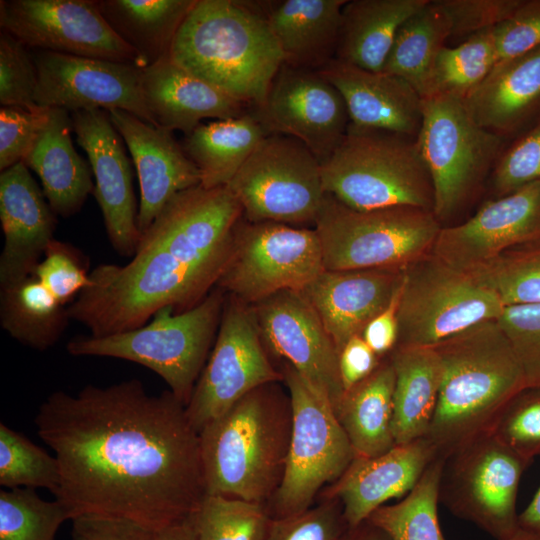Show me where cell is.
<instances>
[{
  "instance_id": "cell-1",
  "label": "cell",
  "mask_w": 540,
  "mask_h": 540,
  "mask_svg": "<svg viewBox=\"0 0 540 540\" xmlns=\"http://www.w3.org/2000/svg\"><path fill=\"white\" fill-rule=\"evenodd\" d=\"M34 423L59 464L53 495L72 519L121 517L157 532L188 518L206 495L199 433L170 390L150 395L129 379L55 391Z\"/></svg>"
},
{
  "instance_id": "cell-2",
  "label": "cell",
  "mask_w": 540,
  "mask_h": 540,
  "mask_svg": "<svg viewBox=\"0 0 540 540\" xmlns=\"http://www.w3.org/2000/svg\"><path fill=\"white\" fill-rule=\"evenodd\" d=\"M231 250L210 243L195 206L179 193L141 234L130 262L89 273L68 317L103 337L141 327L164 308L188 310L218 282Z\"/></svg>"
},
{
  "instance_id": "cell-3",
  "label": "cell",
  "mask_w": 540,
  "mask_h": 540,
  "mask_svg": "<svg viewBox=\"0 0 540 540\" xmlns=\"http://www.w3.org/2000/svg\"><path fill=\"white\" fill-rule=\"evenodd\" d=\"M442 363L436 409L426 438L437 455L491 430L526 381L520 361L497 319L478 323L433 346Z\"/></svg>"
},
{
  "instance_id": "cell-4",
  "label": "cell",
  "mask_w": 540,
  "mask_h": 540,
  "mask_svg": "<svg viewBox=\"0 0 540 540\" xmlns=\"http://www.w3.org/2000/svg\"><path fill=\"white\" fill-rule=\"evenodd\" d=\"M277 383L252 390L199 432L206 494L266 505L278 490L293 412Z\"/></svg>"
},
{
  "instance_id": "cell-5",
  "label": "cell",
  "mask_w": 540,
  "mask_h": 540,
  "mask_svg": "<svg viewBox=\"0 0 540 540\" xmlns=\"http://www.w3.org/2000/svg\"><path fill=\"white\" fill-rule=\"evenodd\" d=\"M169 57L249 107L263 103L285 62L261 8L233 0H197Z\"/></svg>"
},
{
  "instance_id": "cell-6",
  "label": "cell",
  "mask_w": 540,
  "mask_h": 540,
  "mask_svg": "<svg viewBox=\"0 0 540 540\" xmlns=\"http://www.w3.org/2000/svg\"><path fill=\"white\" fill-rule=\"evenodd\" d=\"M321 167L325 192L349 208L433 211L432 181L417 137L350 123Z\"/></svg>"
},
{
  "instance_id": "cell-7",
  "label": "cell",
  "mask_w": 540,
  "mask_h": 540,
  "mask_svg": "<svg viewBox=\"0 0 540 540\" xmlns=\"http://www.w3.org/2000/svg\"><path fill=\"white\" fill-rule=\"evenodd\" d=\"M224 303L223 290L217 288L188 310L164 308L141 327L103 337H76L66 349L73 356L111 357L145 366L186 406L215 341Z\"/></svg>"
},
{
  "instance_id": "cell-8",
  "label": "cell",
  "mask_w": 540,
  "mask_h": 540,
  "mask_svg": "<svg viewBox=\"0 0 540 540\" xmlns=\"http://www.w3.org/2000/svg\"><path fill=\"white\" fill-rule=\"evenodd\" d=\"M314 225L325 270L330 271L405 270L432 252L442 228L431 210L411 206L355 210L329 194Z\"/></svg>"
},
{
  "instance_id": "cell-9",
  "label": "cell",
  "mask_w": 540,
  "mask_h": 540,
  "mask_svg": "<svg viewBox=\"0 0 540 540\" xmlns=\"http://www.w3.org/2000/svg\"><path fill=\"white\" fill-rule=\"evenodd\" d=\"M281 372L291 398L293 424L282 482L265 505L272 519L311 508L356 456L331 404L289 363H283Z\"/></svg>"
},
{
  "instance_id": "cell-10",
  "label": "cell",
  "mask_w": 540,
  "mask_h": 540,
  "mask_svg": "<svg viewBox=\"0 0 540 540\" xmlns=\"http://www.w3.org/2000/svg\"><path fill=\"white\" fill-rule=\"evenodd\" d=\"M505 140L479 126L462 99L447 95L423 99L417 142L432 181L433 213L440 223L473 198L493 171Z\"/></svg>"
},
{
  "instance_id": "cell-11",
  "label": "cell",
  "mask_w": 540,
  "mask_h": 540,
  "mask_svg": "<svg viewBox=\"0 0 540 540\" xmlns=\"http://www.w3.org/2000/svg\"><path fill=\"white\" fill-rule=\"evenodd\" d=\"M499 296L470 273L432 253L404 270L396 347H431L478 323L498 319Z\"/></svg>"
},
{
  "instance_id": "cell-12",
  "label": "cell",
  "mask_w": 540,
  "mask_h": 540,
  "mask_svg": "<svg viewBox=\"0 0 540 540\" xmlns=\"http://www.w3.org/2000/svg\"><path fill=\"white\" fill-rule=\"evenodd\" d=\"M227 186L249 222L315 224L327 196L319 160L280 134L264 137Z\"/></svg>"
},
{
  "instance_id": "cell-13",
  "label": "cell",
  "mask_w": 540,
  "mask_h": 540,
  "mask_svg": "<svg viewBox=\"0 0 540 540\" xmlns=\"http://www.w3.org/2000/svg\"><path fill=\"white\" fill-rule=\"evenodd\" d=\"M528 466L492 433L481 435L445 458L439 503L494 539L504 540L519 528L516 498Z\"/></svg>"
},
{
  "instance_id": "cell-14",
  "label": "cell",
  "mask_w": 540,
  "mask_h": 540,
  "mask_svg": "<svg viewBox=\"0 0 540 540\" xmlns=\"http://www.w3.org/2000/svg\"><path fill=\"white\" fill-rule=\"evenodd\" d=\"M325 270L315 229L277 222L237 223L218 287L247 304L284 291H302Z\"/></svg>"
},
{
  "instance_id": "cell-15",
  "label": "cell",
  "mask_w": 540,
  "mask_h": 540,
  "mask_svg": "<svg viewBox=\"0 0 540 540\" xmlns=\"http://www.w3.org/2000/svg\"><path fill=\"white\" fill-rule=\"evenodd\" d=\"M283 374L271 364L252 308L235 297L224 303L212 352L185 406L199 433L252 390Z\"/></svg>"
},
{
  "instance_id": "cell-16",
  "label": "cell",
  "mask_w": 540,
  "mask_h": 540,
  "mask_svg": "<svg viewBox=\"0 0 540 540\" xmlns=\"http://www.w3.org/2000/svg\"><path fill=\"white\" fill-rule=\"evenodd\" d=\"M0 27L32 50L146 67L113 31L95 0H1Z\"/></svg>"
},
{
  "instance_id": "cell-17",
  "label": "cell",
  "mask_w": 540,
  "mask_h": 540,
  "mask_svg": "<svg viewBox=\"0 0 540 540\" xmlns=\"http://www.w3.org/2000/svg\"><path fill=\"white\" fill-rule=\"evenodd\" d=\"M268 134L301 141L321 165L344 138L350 118L338 89L318 70L283 63L262 104L251 107Z\"/></svg>"
},
{
  "instance_id": "cell-18",
  "label": "cell",
  "mask_w": 540,
  "mask_h": 540,
  "mask_svg": "<svg viewBox=\"0 0 540 540\" xmlns=\"http://www.w3.org/2000/svg\"><path fill=\"white\" fill-rule=\"evenodd\" d=\"M38 106L68 112L127 111L156 126L142 94V67L113 60L33 50Z\"/></svg>"
},
{
  "instance_id": "cell-19",
  "label": "cell",
  "mask_w": 540,
  "mask_h": 540,
  "mask_svg": "<svg viewBox=\"0 0 540 540\" xmlns=\"http://www.w3.org/2000/svg\"><path fill=\"white\" fill-rule=\"evenodd\" d=\"M252 310L270 351L289 363L335 411L345 393L338 352L305 296L284 290L254 304Z\"/></svg>"
},
{
  "instance_id": "cell-20",
  "label": "cell",
  "mask_w": 540,
  "mask_h": 540,
  "mask_svg": "<svg viewBox=\"0 0 540 540\" xmlns=\"http://www.w3.org/2000/svg\"><path fill=\"white\" fill-rule=\"evenodd\" d=\"M540 239V181L487 202L463 223L442 227L432 254L470 272L516 245Z\"/></svg>"
},
{
  "instance_id": "cell-21",
  "label": "cell",
  "mask_w": 540,
  "mask_h": 540,
  "mask_svg": "<svg viewBox=\"0 0 540 540\" xmlns=\"http://www.w3.org/2000/svg\"><path fill=\"white\" fill-rule=\"evenodd\" d=\"M73 132L89 159L108 239L121 256L132 257L141 233L137 225L132 171L123 139L103 109L71 113Z\"/></svg>"
},
{
  "instance_id": "cell-22",
  "label": "cell",
  "mask_w": 540,
  "mask_h": 540,
  "mask_svg": "<svg viewBox=\"0 0 540 540\" xmlns=\"http://www.w3.org/2000/svg\"><path fill=\"white\" fill-rule=\"evenodd\" d=\"M107 112L137 171L141 191L137 225L142 234L175 195L201 184L200 172L173 131L153 126L124 110Z\"/></svg>"
},
{
  "instance_id": "cell-23",
  "label": "cell",
  "mask_w": 540,
  "mask_h": 540,
  "mask_svg": "<svg viewBox=\"0 0 540 540\" xmlns=\"http://www.w3.org/2000/svg\"><path fill=\"white\" fill-rule=\"evenodd\" d=\"M0 221L4 237L0 288H4L33 274L56 227V215L23 162L1 171Z\"/></svg>"
},
{
  "instance_id": "cell-24",
  "label": "cell",
  "mask_w": 540,
  "mask_h": 540,
  "mask_svg": "<svg viewBox=\"0 0 540 540\" xmlns=\"http://www.w3.org/2000/svg\"><path fill=\"white\" fill-rule=\"evenodd\" d=\"M437 456L424 437L395 445L375 457L355 456L342 476L317 499L337 498L347 525L355 526L389 500L407 495Z\"/></svg>"
},
{
  "instance_id": "cell-25",
  "label": "cell",
  "mask_w": 540,
  "mask_h": 540,
  "mask_svg": "<svg viewBox=\"0 0 540 540\" xmlns=\"http://www.w3.org/2000/svg\"><path fill=\"white\" fill-rule=\"evenodd\" d=\"M404 270H324L301 293L319 316L339 354L349 339L390 303Z\"/></svg>"
},
{
  "instance_id": "cell-26",
  "label": "cell",
  "mask_w": 540,
  "mask_h": 540,
  "mask_svg": "<svg viewBox=\"0 0 540 540\" xmlns=\"http://www.w3.org/2000/svg\"><path fill=\"white\" fill-rule=\"evenodd\" d=\"M318 71L341 93L351 124L417 137L423 121V99L405 80L338 59Z\"/></svg>"
},
{
  "instance_id": "cell-27",
  "label": "cell",
  "mask_w": 540,
  "mask_h": 540,
  "mask_svg": "<svg viewBox=\"0 0 540 540\" xmlns=\"http://www.w3.org/2000/svg\"><path fill=\"white\" fill-rule=\"evenodd\" d=\"M144 102L157 127L180 130L185 136L207 118H235L248 105L192 75L169 56L142 68Z\"/></svg>"
},
{
  "instance_id": "cell-28",
  "label": "cell",
  "mask_w": 540,
  "mask_h": 540,
  "mask_svg": "<svg viewBox=\"0 0 540 540\" xmlns=\"http://www.w3.org/2000/svg\"><path fill=\"white\" fill-rule=\"evenodd\" d=\"M462 101L479 126L504 139L528 130L540 119V46L497 63Z\"/></svg>"
},
{
  "instance_id": "cell-29",
  "label": "cell",
  "mask_w": 540,
  "mask_h": 540,
  "mask_svg": "<svg viewBox=\"0 0 540 540\" xmlns=\"http://www.w3.org/2000/svg\"><path fill=\"white\" fill-rule=\"evenodd\" d=\"M70 112L51 108L49 121L23 163L41 180L55 215L67 218L80 211L94 184L87 162L73 146Z\"/></svg>"
},
{
  "instance_id": "cell-30",
  "label": "cell",
  "mask_w": 540,
  "mask_h": 540,
  "mask_svg": "<svg viewBox=\"0 0 540 540\" xmlns=\"http://www.w3.org/2000/svg\"><path fill=\"white\" fill-rule=\"evenodd\" d=\"M347 0H285L262 10L285 62L320 70L335 59Z\"/></svg>"
},
{
  "instance_id": "cell-31",
  "label": "cell",
  "mask_w": 540,
  "mask_h": 540,
  "mask_svg": "<svg viewBox=\"0 0 540 540\" xmlns=\"http://www.w3.org/2000/svg\"><path fill=\"white\" fill-rule=\"evenodd\" d=\"M430 0H352L342 9L335 59L383 70L401 25Z\"/></svg>"
},
{
  "instance_id": "cell-32",
  "label": "cell",
  "mask_w": 540,
  "mask_h": 540,
  "mask_svg": "<svg viewBox=\"0 0 540 540\" xmlns=\"http://www.w3.org/2000/svg\"><path fill=\"white\" fill-rule=\"evenodd\" d=\"M395 372L393 435L396 445L425 437L442 380L441 359L431 347H395L388 355Z\"/></svg>"
},
{
  "instance_id": "cell-33",
  "label": "cell",
  "mask_w": 540,
  "mask_h": 540,
  "mask_svg": "<svg viewBox=\"0 0 540 540\" xmlns=\"http://www.w3.org/2000/svg\"><path fill=\"white\" fill-rule=\"evenodd\" d=\"M395 372L388 358L366 379L346 391L335 408L356 456L375 457L392 449Z\"/></svg>"
},
{
  "instance_id": "cell-34",
  "label": "cell",
  "mask_w": 540,
  "mask_h": 540,
  "mask_svg": "<svg viewBox=\"0 0 540 540\" xmlns=\"http://www.w3.org/2000/svg\"><path fill=\"white\" fill-rule=\"evenodd\" d=\"M269 135L251 109L239 117L201 124L182 147L205 188L227 186L264 137Z\"/></svg>"
},
{
  "instance_id": "cell-35",
  "label": "cell",
  "mask_w": 540,
  "mask_h": 540,
  "mask_svg": "<svg viewBox=\"0 0 540 540\" xmlns=\"http://www.w3.org/2000/svg\"><path fill=\"white\" fill-rule=\"evenodd\" d=\"M197 0H97L113 31L145 66L169 56L175 36Z\"/></svg>"
},
{
  "instance_id": "cell-36",
  "label": "cell",
  "mask_w": 540,
  "mask_h": 540,
  "mask_svg": "<svg viewBox=\"0 0 540 540\" xmlns=\"http://www.w3.org/2000/svg\"><path fill=\"white\" fill-rule=\"evenodd\" d=\"M67 308L33 276L0 288V325L10 337L38 351L52 347L69 321Z\"/></svg>"
},
{
  "instance_id": "cell-37",
  "label": "cell",
  "mask_w": 540,
  "mask_h": 540,
  "mask_svg": "<svg viewBox=\"0 0 540 540\" xmlns=\"http://www.w3.org/2000/svg\"><path fill=\"white\" fill-rule=\"evenodd\" d=\"M450 36L447 15L430 0L401 25L382 71L402 78L424 99L437 56Z\"/></svg>"
},
{
  "instance_id": "cell-38",
  "label": "cell",
  "mask_w": 540,
  "mask_h": 540,
  "mask_svg": "<svg viewBox=\"0 0 540 540\" xmlns=\"http://www.w3.org/2000/svg\"><path fill=\"white\" fill-rule=\"evenodd\" d=\"M444 460L437 456L407 495L398 503L379 507L368 519L393 540H445L437 511Z\"/></svg>"
},
{
  "instance_id": "cell-39",
  "label": "cell",
  "mask_w": 540,
  "mask_h": 540,
  "mask_svg": "<svg viewBox=\"0 0 540 540\" xmlns=\"http://www.w3.org/2000/svg\"><path fill=\"white\" fill-rule=\"evenodd\" d=\"M496 61V27L455 47L445 46L435 61L425 98L447 95L463 100L485 80Z\"/></svg>"
},
{
  "instance_id": "cell-40",
  "label": "cell",
  "mask_w": 540,
  "mask_h": 540,
  "mask_svg": "<svg viewBox=\"0 0 540 540\" xmlns=\"http://www.w3.org/2000/svg\"><path fill=\"white\" fill-rule=\"evenodd\" d=\"M468 273L504 306L540 305V239L509 248Z\"/></svg>"
},
{
  "instance_id": "cell-41",
  "label": "cell",
  "mask_w": 540,
  "mask_h": 540,
  "mask_svg": "<svg viewBox=\"0 0 540 540\" xmlns=\"http://www.w3.org/2000/svg\"><path fill=\"white\" fill-rule=\"evenodd\" d=\"M189 519L199 540H266L272 522L264 504L209 494Z\"/></svg>"
},
{
  "instance_id": "cell-42",
  "label": "cell",
  "mask_w": 540,
  "mask_h": 540,
  "mask_svg": "<svg viewBox=\"0 0 540 540\" xmlns=\"http://www.w3.org/2000/svg\"><path fill=\"white\" fill-rule=\"evenodd\" d=\"M72 515L55 499H42L32 488L0 491V540H55V535Z\"/></svg>"
},
{
  "instance_id": "cell-43",
  "label": "cell",
  "mask_w": 540,
  "mask_h": 540,
  "mask_svg": "<svg viewBox=\"0 0 540 540\" xmlns=\"http://www.w3.org/2000/svg\"><path fill=\"white\" fill-rule=\"evenodd\" d=\"M59 464L55 456L23 434L0 424V485L8 489L58 488Z\"/></svg>"
},
{
  "instance_id": "cell-44",
  "label": "cell",
  "mask_w": 540,
  "mask_h": 540,
  "mask_svg": "<svg viewBox=\"0 0 540 540\" xmlns=\"http://www.w3.org/2000/svg\"><path fill=\"white\" fill-rule=\"evenodd\" d=\"M491 433L530 464L540 456V388H525L505 407Z\"/></svg>"
},
{
  "instance_id": "cell-45",
  "label": "cell",
  "mask_w": 540,
  "mask_h": 540,
  "mask_svg": "<svg viewBox=\"0 0 540 540\" xmlns=\"http://www.w3.org/2000/svg\"><path fill=\"white\" fill-rule=\"evenodd\" d=\"M37 72L32 57L21 41L6 31L0 32L1 106L34 110Z\"/></svg>"
},
{
  "instance_id": "cell-46",
  "label": "cell",
  "mask_w": 540,
  "mask_h": 540,
  "mask_svg": "<svg viewBox=\"0 0 540 540\" xmlns=\"http://www.w3.org/2000/svg\"><path fill=\"white\" fill-rule=\"evenodd\" d=\"M540 181V119L504 149L492 171L496 198Z\"/></svg>"
},
{
  "instance_id": "cell-47",
  "label": "cell",
  "mask_w": 540,
  "mask_h": 540,
  "mask_svg": "<svg viewBox=\"0 0 540 540\" xmlns=\"http://www.w3.org/2000/svg\"><path fill=\"white\" fill-rule=\"evenodd\" d=\"M84 263L76 248L54 239L32 275L65 306L89 285Z\"/></svg>"
},
{
  "instance_id": "cell-48",
  "label": "cell",
  "mask_w": 540,
  "mask_h": 540,
  "mask_svg": "<svg viewBox=\"0 0 540 540\" xmlns=\"http://www.w3.org/2000/svg\"><path fill=\"white\" fill-rule=\"evenodd\" d=\"M347 526L337 498H318L298 515L272 519L266 540H339Z\"/></svg>"
},
{
  "instance_id": "cell-49",
  "label": "cell",
  "mask_w": 540,
  "mask_h": 540,
  "mask_svg": "<svg viewBox=\"0 0 540 540\" xmlns=\"http://www.w3.org/2000/svg\"><path fill=\"white\" fill-rule=\"evenodd\" d=\"M497 320L520 361L526 388H540V305L505 306Z\"/></svg>"
},
{
  "instance_id": "cell-50",
  "label": "cell",
  "mask_w": 540,
  "mask_h": 540,
  "mask_svg": "<svg viewBox=\"0 0 540 540\" xmlns=\"http://www.w3.org/2000/svg\"><path fill=\"white\" fill-rule=\"evenodd\" d=\"M51 108H0V171L23 162L49 121Z\"/></svg>"
},
{
  "instance_id": "cell-51",
  "label": "cell",
  "mask_w": 540,
  "mask_h": 540,
  "mask_svg": "<svg viewBox=\"0 0 540 540\" xmlns=\"http://www.w3.org/2000/svg\"><path fill=\"white\" fill-rule=\"evenodd\" d=\"M524 0H436L451 24V36L464 38L495 28L510 18Z\"/></svg>"
},
{
  "instance_id": "cell-52",
  "label": "cell",
  "mask_w": 540,
  "mask_h": 540,
  "mask_svg": "<svg viewBox=\"0 0 540 540\" xmlns=\"http://www.w3.org/2000/svg\"><path fill=\"white\" fill-rule=\"evenodd\" d=\"M540 46V0H524L515 13L496 27L497 63Z\"/></svg>"
},
{
  "instance_id": "cell-53",
  "label": "cell",
  "mask_w": 540,
  "mask_h": 540,
  "mask_svg": "<svg viewBox=\"0 0 540 540\" xmlns=\"http://www.w3.org/2000/svg\"><path fill=\"white\" fill-rule=\"evenodd\" d=\"M72 540H154L156 531L126 518L83 514L72 520Z\"/></svg>"
},
{
  "instance_id": "cell-54",
  "label": "cell",
  "mask_w": 540,
  "mask_h": 540,
  "mask_svg": "<svg viewBox=\"0 0 540 540\" xmlns=\"http://www.w3.org/2000/svg\"><path fill=\"white\" fill-rule=\"evenodd\" d=\"M381 360L361 335L349 339L338 354V368L344 391L350 390L371 375Z\"/></svg>"
},
{
  "instance_id": "cell-55",
  "label": "cell",
  "mask_w": 540,
  "mask_h": 540,
  "mask_svg": "<svg viewBox=\"0 0 540 540\" xmlns=\"http://www.w3.org/2000/svg\"><path fill=\"white\" fill-rule=\"evenodd\" d=\"M403 280L388 306L367 324L361 334L364 341L381 359L388 356L397 345L399 332L398 313Z\"/></svg>"
},
{
  "instance_id": "cell-56",
  "label": "cell",
  "mask_w": 540,
  "mask_h": 540,
  "mask_svg": "<svg viewBox=\"0 0 540 540\" xmlns=\"http://www.w3.org/2000/svg\"><path fill=\"white\" fill-rule=\"evenodd\" d=\"M339 540H393L391 536L370 519L355 526H347Z\"/></svg>"
},
{
  "instance_id": "cell-57",
  "label": "cell",
  "mask_w": 540,
  "mask_h": 540,
  "mask_svg": "<svg viewBox=\"0 0 540 540\" xmlns=\"http://www.w3.org/2000/svg\"><path fill=\"white\" fill-rule=\"evenodd\" d=\"M154 540H199L188 518L156 532Z\"/></svg>"
},
{
  "instance_id": "cell-58",
  "label": "cell",
  "mask_w": 540,
  "mask_h": 540,
  "mask_svg": "<svg viewBox=\"0 0 540 540\" xmlns=\"http://www.w3.org/2000/svg\"><path fill=\"white\" fill-rule=\"evenodd\" d=\"M519 527L540 531V487L529 505L518 516Z\"/></svg>"
},
{
  "instance_id": "cell-59",
  "label": "cell",
  "mask_w": 540,
  "mask_h": 540,
  "mask_svg": "<svg viewBox=\"0 0 540 540\" xmlns=\"http://www.w3.org/2000/svg\"><path fill=\"white\" fill-rule=\"evenodd\" d=\"M504 540H540V531L519 527L510 537Z\"/></svg>"
}]
</instances>
